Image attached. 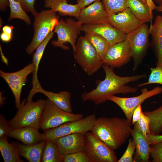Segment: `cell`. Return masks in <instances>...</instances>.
<instances>
[{
    "instance_id": "cell-1",
    "label": "cell",
    "mask_w": 162,
    "mask_h": 162,
    "mask_svg": "<svg viewBox=\"0 0 162 162\" xmlns=\"http://www.w3.org/2000/svg\"><path fill=\"white\" fill-rule=\"evenodd\" d=\"M102 66L105 73V79L97 82L95 88L81 95L83 101H91L98 104L108 100L109 97L115 94L134 93L137 91V88L127 84L147 76L145 74L121 76L114 72L113 68L104 64Z\"/></svg>"
},
{
    "instance_id": "cell-2",
    "label": "cell",
    "mask_w": 162,
    "mask_h": 162,
    "mask_svg": "<svg viewBox=\"0 0 162 162\" xmlns=\"http://www.w3.org/2000/svg\"><path fill=\"white\" fill-rule=\"evenodd\" d=\"M131 122L127 118L100 117L96 119L91 131L115 151L124 143L131 135Z\"/></svg>"
},
{
    "instance_id": "cell-3",
    "label": "cell",
    "mask_w": 162,
    "mask_h": 162,
    "mask_svg": "<svg viewBox=\"0 0 162 162\" xmlns=\"http://www.w3.org/2000/svg\"><path fill=\"white\" fill-rule=\"evenodd\" d=\"M45 103V100L43 99L35 101L26 99L22 100L16 115L9 121L12 129L31 127L39 130Z\"/></svg>"
},
{
    "instance_id": "cell-4",
    "label": "cell",
    "mask_w": 162,
    "mask_h": 162,
    "mask_svg": "<svg viewBox=\"0 0 162 162\" xmlns=\"http://www.w3.org/2000/svg\"><path fill=\"white\" fill-rule=\"evenodd\" d=\"M34 17V35L26 50L28 54H32L50 33L53 31L59 17L51 9L42 10Z\"/></svg>"
},
{
    "instance_id": "cell-5",
    "label": "cell",
    "mask_w": 162,
    "mask_h": 162,
    "mask_svg": "<svg viewBox=\"0 0 162 162\" xmlns=\"http://www.w3.org/2000/svg\"><path fill=\"white\" fill-rule=\"evenodd\" d=\"M74 54L77 63L89 76L93 75L103 64L95 49L85 36L78 39Z\"/></svg>"
},
{
    "instance_id": "cell-6",
    "label": "cell",
    "mask_w": 162,
    "mask_h": 162,
    "mask_svg": "<svg viewBox=\"0 0 162 162\" xmlns=\"http://www.w3.org/2000/svg\"><path fill=\"white\" fill-rule=\"evenodd\" d=\"M45 100V105L39 123V129L44 131L66 122L77 120L83 117L81 113L74 114L63 110L48 98Z\"/></svg>"
},
{
    "instance_id": "cell-7",
    "label": "cell",
    "mask_w": 162,
    "mask_h": 162,
    "mask_svg": "<svg viewBox=\"0 0 162 162\" xmlns=\"http://www.w3.org/2000/svg\"><path fill=\"white\" fill-rule=\"evenodd\" d=\"M149 28L146 23L127 34L130 49L131 57L134 61L133 70H136L142 63L150 45L148 39Z\"/></svg>"
},
{
    "instance_id": "cell-8",
    "label": "cell",
    "mask_w": 162,
    "mask_h": 162,
    "mask_svg": "<svg viewBox=\"0 0 162 162\" xmlns=\"http://www.w3.org/2000/svg\"><path fill=\"white\" fill-rule=\"evenodd\" d=\"M97 118L92 114L76 121L65 122L55 128L44 131V140L55 139L75 133L85 134L91 131Z\"/></svg>"
},
{
    "instance_id": "cell-9",
    "label": "cell",
    "mask_w": 162,
    "mask_h": 162,
    "mask_svg": "<svg viewBox=\"0 0 162 162\" xmlns=\"http://www.w3.org/2000/svg\"><path fill=\"white\" fill-rule=\"evenodd\" d=\"M82 25L78 21L71 18L64 20L61 19L53 31L54 33H56L57 40L52 41V44L55 47L67 50L69 48L64 44L69 43L71 45L74 53L76 40L78 35L82 31Z\"/></svg>"
},
{
    "instance_id": "cell-10",
    "label": "cell",
    "mask_w": 162,
    "mask_h": 162,
    "mask_svg": "<svg viewBox=\"0 0 162 162\" xmlns=\"http://www.w3.org/2000/svg\"><path fill=\"white\" fill-rule=\"evenodd\" d=\"M84 151L90 162H117L114 150L91 131L85 134Z\"/></svg>"
},
{
    "instance_id": "cell-11",
    "label": "cell",
    "mask_w": 162,
    "mask_h": 162,
    "mask_svg": "<svg viewBox=\"0 0 162 162\" xmlns=\"http://www.w3.org/2000/svg\"><path fill=\"white\" fill-rule=\"evenodd\" d=\"M141 94L137 96L125 98L112 95L108 97V100L118 106L123 112L127 120L132 122L133 113L137 107L146 99L162 92V87L157 86L148 90L146 88L141 90Z\"/></svg>"
},
{
    "instance_id": "cell-12",
    "label": "cell",
    "mask_w": 162,
    "mask_h": 162,
    "mask_svg": "<svg viewBox=\"0 0 162 162\" xmlns=\"http://www.w3.org/2000/svg\"><path fill=\"white\" fill-rule=\"evenodd\" d=\"M34 71L33 63H31L17 71L7 73L0 70V76L7 82L15 98V105L18 109L21 104L20 98L22 88L26 84L28 75Z\"/></svg>"
},
{
    "instance_id": "cell-13",
    "label": "cell",
    "mask_w": 162,
    "mask_h": 162,
    "mask_svg": "<svg viewBox=\"0 0 162 162\" xmlns=\"http://www.w3.org/2000/svg\"><path fill=\"white\" fill-rule=\"evenodd\" d=\"M131 57L129 43L127 39L110 46L102 61L103 64L113 68H120L128 63Z\"/></svg>"
},
{
    "instance_id": "cell-14",
    "label": "cell",
    "mask_w": 162,
    "mask_h": 162,
    "mask_svg": "<svg viewBox=\"0 0 162 162\" xmlns=\"http://www.w3.org/2000/svg\"><path fill=\"white\" fill-rule=\"evenodd\" d=\"M110 15L100 1L94 2L81 9L78 21L82 25L109 23Z\"/></svg>"
},
{
    "instance_id": "cell-15",
    "label": "cell",
    "mask_w": 162,
    "mask_h": 162,
    "mask_svg": "<svg viewBox=\"0 0 162 162\" xmlns=\"http://www.w3.org/2000/svg\"><path fill=\"white\" fill-rule=\"evenodd\" d=\"M82 31L85 33L99 34L105 38L110 46L125 40L127 34L109 23L97 24H84Z\"/></svg>"
},
{
    "instance_id": "cell-16",
    "label": "cell",
    "mask_w": 162,
    "mask_h": 162,
    "mask_svg": "<svg viewBox=\"0 0 162 162\" xmlns=\"http://www.w3.org/2000/svg\"><path fill=\"white\" fill-rule=\"evenodd\" d=\"M109 23L126 34L143 24L128 7L118 14L110 15Z\"/></svg>"
},
{
    "instance_id": "cell-17",
    "label": "cell",
    "mask_w": 162,
    "mask_h": 162,
    "mask_svg": "<svg viewBox=\"0 0 162 162\" xmlns=\"http://www.w3.org/2000/svg\"><path fill=\"white\" fill-rule=\"evenodd\" d=\"M134 125L131 132L136 149L133 158L134 162H149L151 148L148 139L143 134L138 122Z\"/></svg>"
},
{
    "instance_id": "cell-18",
    "label": "cell",
    "mask_w": 162,
    "mask_h": 162,
    "mask_svg": "<svg viewBox=\"0 0 162 162\" xmlns=\"http://www.w3.org/2000/svg\"><path fill=\"white\" fill-rule=\"evenodd\" d=\"M85 134H73L59 138L54 140L60 153L63 156L84 151Z\"/></svg>"
},
{
    "instance_id": "cell-19",
    "label": "cell",
    "mask_w": 162,
    "mask_h": 162,
    "mask_svg": "<svg viewBox=\"0 0 162 162\" xmlns=\"http://www.w3.org/2000/svg\"><path fill=\"white\" fill-rule=\"evenodd\" d=\"M149 28L152 36L150 46L157 60L156 65L162 66V16L158 15Z\"/></svg>"
},
{
    "instance_id": "cell-20",
    "label": "cell",
    "mask_w": 162,
    "mask_h": 162,
    "mask_svg": "<svg viewBox=\"0 0 162 162\" xmlns=\"http://www.w3.org/2000/svg\"><path fill=\"white\" fill-rule=\"evenodd\" d=\"M38 129L31 127H25L13 130L8 136L17 140L27 145L38 143L44 140V134Z\"/></svg>"
},
{
    "instance_id": "cell-21",
    "label": "cell",
    "mask_w": 162,
    "mask_h": 162,
    "mask_svg": "<svg viewBox=\"0 0 162 162\" xmlns=\"http://www.w3.org/2000/svg\"><path fill=\"white\" fill-rule=\"evenodd\" d=\"M69 0H44V7L51 9L62 16L78 17L81 9L77 4L68 3Z\"/></svg>"
},
{
    "instance_id": "cell-22",
    "label": "cell",
    "mask_w": 162,
    "mask_h": 162,
    "mask_svg": "<svg viewBox=\"0 0 162 162\" xmlns=\"http://www.w3.org/2000/svg\"><path fill=\"white\" fill-rule=\"evenodd\" d=\"M40 93L47 97L58 107L68 112L73 113L70 102L71 94L66 91L54 93L46 91L41 86L36 91V94Z\"/></svg>"
},
{
    "instance_id": "cell-23",
    "label": "cell",
    "mask_w": 162,
    "mask_h": 162,
    "mask_svg": "<svg viewBox=\"0 0 162 162\" xmlns=\"http://www.w3.org/2000/svg\"><path fill=\"white\" fill-rule=\"evenodd\" d=\"M46 140L36 144L27 145L17 142L20 156L23 157L29 162H41L42 152Z\"/></svg>"
},
{
    "instance_id": "cell-24",
    "label": "cell",
    "mask_w": 162,
    "mask_h": 162,
    "mask_svg": "<svg viewBox=\"0 0 162 162\" xmlns=\"http://www.w3.org/2000/svg\"><path fill=\"white\" fill-rule=\"evenodd\" d=\"M127 7L142 23L149 22L150 25L152 24V13L147 4L142 0H128Z\"/></svg>"
},
{
    "instance_id": "cell-25",
    "label": "cell",
    "mask_w": 162,
    "mask_h": 162,
    "mask_svg": "<svg viewBox=\"0 0 162 162\" xmlns=\"http://www.w3.org/2000/svg\"><path fill=\"white\" fill-rule=\"evenodd\" d=\"M0 151L4 162H24L20 158L17 142L9 143L7 137H0Z\"/></svg>"
},
{
    "instance_id": "cell-26",
    "label": "cell",
    "mask_w": 162,
    "mask_h": 162,
    "mask_svg": "<svg viewBox=\"0 0 162 162\" xmlns=\"http://www.w3.org/2000/svg\"><path fill=\"white\" fill-rule=\"evenodd\" d=\"M54 33L53 31L50 33L44 40L36 49L35 52L33 55L32 63L34 65V71L32 73V90H35L40 86L38 77L39 65L45 49L49 41L53 37Z\"/></svg>"
},
{
    "instance_id": "cell-27",
    "label": "cell",
    "mask_w": 162,
    "mask_h": 162,
    "mask_svg": "<svg viewBox=\"0 0 162 162\" xmlns=\"http://www.w3.org/2000/svg\"><path fill=\"white\" fill-rule=\"evenodd\" d=\"M64 156L60 152L54 140H46L43 149L41 162H63Z\"/></svg>"
},
{
    "instance_id": "cell-28",
    "label": "cell",
    "mask_w": 162,
    "mask_h": 162,
    "mask_svg": "<svg viewBox=\"0 0 162 162\" xmlns=\"http://www.w3.org/2000/svg\"><path fill=\"white\" fill-rule=\"evenodd\" d=\"M84 36L95 49L102 60L110 46L107 41L97 34L85 32Z\"/></svg>"
},
{
    "instance_id": "cell-29",
    "label": "cell",
    "mask_w": 162,
    "mask_h": 162,
    "mask_svg": "<svg viewBox=\"0 0 162 162\" xmlns=\"http://www.w3.org/2000/svg\"><path fill=\"white\" fill-rule=\"evenodd\" d=\"M144 114L150 118V130L160 134L162 131V105L153 110L145 112Z\"/></svg>"
},
{
    "instance_id": "cell-30",
    "label": "cell",
    "mask_w": 162,
    "mask_h": 162,
    "mask_svg": "<svg viewBox=\"0 0 162 162\" xmlns=\"http://www.w3.org/2000/svg\"><path fill=\"white\" fill-rule=\"evenodd\" d=\"M10 13L8 20L16 18L25 21L28 25L31 23V20L20 3L15 0H9Z\"/></svg>"
},
{
    "instance_id": "cell-31",
    "label": "cell",
    "mask_w": 162,
    "mask_h": 162,
    "mask_svg": "<svg viewBox=\"0 0 162 162\" xmlns=\"http://www.w3.org/2000/svg\"><path fill=\"white\" fill-rule=\"evenodd\" d=\"M104 7L109 15L121 12L128 7V0H102Z\"/></svg>"
},
{
    "instance_id": "cell-32",
    "label": "cell",
    "mask_w": 162,
    "mask_h": 162,
    "mask_svg": "<svg viewBox=\"0 0 162 162\" xmlns=\"http://www.w3.org/2000/svg\"><path fill=\"white\" fill-rule=\"evenodd\" d=\"M148 67L151 70V73L148 81L146 82L138 84L137 86L141 87L152 84L162 85V66L156 65L155 68Z\"/></svg>"
},
{
    "instance_id": "cell-33",
    "label": "cell",
    "mask_w": 162,
    "mask_h": 162,
    "mask_svg": "<svg viewBox=\"0 0 162 162\" xmlns=\"http://www.w3.org/2000/svg\"><path fill=\"white\" fill-rule=\"evenodd\" d=\"M63 162H90L84 151L78 152L64 156Z\"/></svg>"
},
{
    "instance_id": "cell-34",
    "label": "cell",
    "mask_w": 162,
    "mask_h": 162,
    "mask_svg": "<svg viewBox=\"0 0 162 162\" xmlns=\"http://www.w3.org/2000/svg\"><path fill=\"white\" fill-rule=\"evenodd\" d=\"M136 149V146L133 140L130 139L127 149L121 158L117 162H134L133 156Z\"/></svg>"
},
{
    "instance_id": "cell-35",
    "label": "cell",
    "mask_w": 162,
    "mask_h": 162,
    "mask_svg": "<svg viewBox=\"0 0 162 162\" xmlns=\"http://www.w3.org/2000/svg\"><path fill=\"white\" fill-rule=\"evenodd\" d=\"M150 156L153 162H162V142L151 145Z\"/></svg>"
},
{
    "instance_id": "cell-36",
    "label": "cell",
    "mask_w": 162,
    "mask_h": 162,
    "mask_svg": "<svg viewBox=\"0 0 162 162\" xmlns=\"http://www.w3.org/2000/svg\"><path fill=\"white\" fill-rule=\"evenodd\" d=\"M13 130L9 121L7 120L4 116L0 115V137L8 136L10 132Z\"/></svg>"
},
{
    "instance_id": "cell-37",
    "label": "cell",
    "mask_w": 162,
    "mask_h": 162,
    "mask_svg": "<svg viewBox=\"0 0 162 162\" xmlns=\"http://www.w3.org/2000/svg\"><path fill=\"white\" fill-rule=\"evenodd\" d=\"M150 122L149 118L145 115L142 112L138 123L143 134L148 138L147 134L150 133L149 129Z\"/></svg>"
},
{
    "instance_id": "cell-38",
    "label": "cell",
    "mask_w": 162,
    "mask_h": 162,
    "mask_svg": "<svg viewBox=\"0 0 162 162\" xmlns=\"http://www.w3.org/2000/svg\"><path fill=\"white\" fill-rule=\"evenodd\" d=\"M15 0L20 3L25 12H30L34 16L38 13L36 11L35 7L36 0Z\"/></svg>"
},
{
    "instance_id": "cell-39",
    "label": "cell",
    "mask_w": 162,
    "mask_h": 162,
    "mask_svg": "<svg viewBox=\"0 0 162 162\" xmlns=\"http://www.w3.org/2000/svg\"><path fill=\"white\" fill-rule=\"evenodd\" d=\"M147 135L150 145L158 142H162V135H154L151 133L148 134Z\"/></svg>"
},
{
    "instance_id": "cell-40",
    "label": "cell",
    "mask_w": 162,
    "mask_h": 162,
    "mask_svg": "<svg viewBox=\"0 0 162 162\" xmlns=\"http://www.w3.org/2000/svg\"><path fill=\"white\" fill-rule=\"evenodd\" d=\"M142 112L141 104H140L136 109L133 113L132 121V124L138 121Z\"/></svg>"
},
{
    "instance_id": "cell-41",
    "label": "cell",
    "mask_w": 162,
    "mask_h": 162,
    "mask_svg": "<svg viewBox=\"0 0 162 162\" xmlns=\"http://www.w3.org/2000/svg\"><path fill=\"white\" fill-rule=\"evenodd\" d=\"M101 0H77V4L81 9L92 3Z\"/></svg>"
},
{
    "instance_id": "cell-42",
    "label": "cell",
    "mask_w": 162,
    "mask_h": 162,
    "mask_svg": "<svg viewBox=\"0 0 162 162\" xmlns=\"http://www.w3.org/2000/svg\"><path fill=\"white\" fill-rule=\"evenodd\" d=\"M12 38V34H9L2 32L0 35V38L4 42L10 41Z\"/></svg>"
},
{
    "instance_id": "cell-43",
    "label": "cell",
    "mask_w": 162,
    "mask_h": 162,
    "mask_svg": "<svg viewBox=\"0 0 162 162\" xmlns=\"http://www.w3.org/2000/svg\"><path fill=\"white\" fill-rule=\"evenodd\" d=\"M9 5V0H0V9L1 11L5 10L6 8Z\"/></svg>"
},
{
    "instance_id": "cell-44",
    "label": "cell",
    "mask_w": 162,
    "mask_h": 162,
    "mask_svg": "<svg viewBox=\"0 0 162 162\" xmlns=\"http://www.w3.org/2000/svg\"><path fill=\"white\" fill-rule=\"evenodd\" d=\"M13 27L9 25H6L2 28V32L9 34H12Z\"/></svg>"
},
{
    "instance_id": "cell-45",
    "label": "cell",
    "mask_w": 162,
    "mask_h": 162,
    "mask_svg": "<svg viewBox=\"0 0 162 162\" xmlns=\"http://www.w3.org/2000/svg\"><path fill=\"white\" fill-rule=\"evenodd\" d=\"M147 4L149 7L150 11L152 13V11L155 9L156 6L152 0H146Z\"/></svg>"
},
{
    "instance_id": "cell-46",
    "label": "cell",
    "mask_w": 162,
    "mask_h": 162,
    "mask_svg": "<svg viewBox=\"0 0 162 162\" xmlns=\"http://www.w3.org/2000/svg\"><path fill=\"white\" fill-rule=\"evenodd\" d=\"M0 52L1 55V58L2 61L3 62L5 63L7 65H8V61L7 59L5 57L4 55L3 54L2 50V48L0 46Z\"/></svg>"
},
{
    "instance_id": "cell-47",
    "label": "cell",
    "mask_w": 162,
    "mask_h": 162,
    "mask_svg": "<svg viewBox=\"0 0 162 162\" xmlns=\"http://www.w3.org/2000/svg\"><path fill=\"white\" fill-rule=\"evenodd\" d=\"M2 94V93L1 92L0 93V105L1 106L4 104L5 99V98L3 97Z\"/></svg>"
},
{
    "instance_id": "cell-48",
    "label": "cell",
    "mask_w": 162,
    "mask_h": 162,
    "mask_svg": "<svg viewBox=\"0 0 162 162\" xmlns=\"http://www.w3.org/2000/svg\"><path fill=\"white\" fill-rule=\"evenodd\" d=\"M155 9L158 12H162V5L156 6Z\"/></svg>"
},
{
    "instance_id": "cell-49",
    "label": "cell",
    "mask_w": 162,
    "mask_h": 162,
    "mask_svg": "<svg viewBox=\"0 0 162 162\" xmlns=\"http://www.w3.org/2000/svg\"><path fill=\"white\" fill-rule=\"evenodd\" d=\"M158 4V5H162V0H154Z\"/></svg>"
},
{
    "instance_id": "cell-50",
    "label": "cell",
    "mask_w": 162,
    "mask_h": 162,
    "mask_svg": "<svg viewBox=\"0 0 162 162\" xmlns=\"http://www.w3.org/2000/svg\"><path fill=\"white\" fill-rule=\"evenodd\" d=\"M146 4H147L146 0H142ZM148 5V4H147Z\"/></svg>"
}]
</instances>
